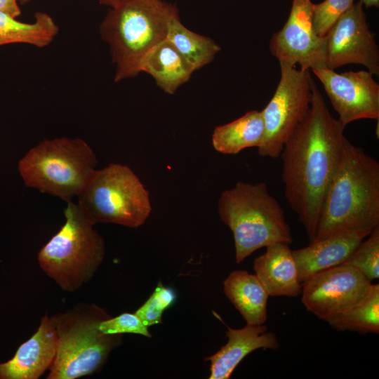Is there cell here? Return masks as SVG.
Wrapping results in <instances>:
<instances>
[{"instance_id": "obj_1", "label": "cell", "mask_w": 379, "mask_h": 379, "mask_svg": "<svg viewBox=\"0 0 379 379\" xmlns=\"http://www.w3.org/2000/svg\"><path fill=\"white\" fill-rule=\"evenodd\" d=\"M312 91L310 109L279 156L284 197L310 243L315 239L322 201L347 140L345 126L331 115L314 81Z\"/></svg>"}, {"instance_id": "obj_2", "label": "cell", "mask_w": 379, "mask_h": 379, "mask_svg": "<svg viewBox=\"0 0 379 379\" xmlns=\"http://www.w3.org/2000/svg\"><path fill=\"white\" fill-rule=\"evenodd\" d=\"M377 225L379 163L347 139L322 201L314 241L343 230Z\"/></svg>"}, {"instance_id": "obj_3", "label": "cell", "mask_w": 379, "mask_h": 379, "mask_svg": "<svg viewBox=\"0 0 379 379\" xmlns=\"http://www.w3.org/2000/svg\"><path fill=\"white\" fill-rule=\"evenodd\" d=\"M178 15L176 6L163 0H121L110 8L100 34L116 65L114 81L141 72L143 59L166 39L168 25Z\"/></svg>"}, {"instance_id": "obj_4", "label": "cell", "mask_w": 379, "mask_h": 379, "mask_svg": "<svg viewBox=\"0 0 379 379\" xmlns=\"http://www.w3.org/2000/svg\"><path fill=\"white\" fill-rule=\"evenodd\" d=\"M218 213L233 234L237 263L262 247L293 241L284 210L264 182L239 181L224 190Z\"/></svg>"}, {"instance_id": "obj_5", "label": "cell", "mask_w": 379, "mask_h": 379, "mask_svg": "<svg viewBox=\"0 0 379 379\" xmlns=\"http://www.w3.org/2000/svg\"><path fill=\"white\" fill-rule=\"evenodd\" d=\"M111 317L96 305H80L52 316L58 335L48 379H77L99 371L110 352L122 343L119 334H105L99 324Z\"/></svg>"}, {"instance_id": "obj_6", "label": "cell", "mask_w": 379, "mask_h": 379, "mask_svg": "<svg viewBox=\"0 0 379 379\" xmlns=\"http://www.w3.org/2000/svg\"><path fill=\"white\" fill-rule=\"evenodd\" d=\"M65 222L40 249L42 270L67 292H74L93 277L102 263L105 241L77 203L67 202Z\"/></svg>"}, {"instance_id": "obj_7", "label": "cell", "mask_w": 379, "mask_h": 379, "mask_svg": "<svg viewBox=\"0 0 379 379\" xmlns=\"http://www.w3.org/2000/svg\"><path fill=\"white\" fill-rule=\"evenodd\" d=\"M98 160L81 138L44 139L31 148L18 162L25 185L72 201L83 191L93 175Z\"/></svg>"}, {"instance_id": "obj_8", "label": "cell", "mask_w": 379, "mask_h": 379, "mask_svg": "<svg viewBox=\"0 0 379 379\" xmlns=\"http://www.w3.org/2000/svg\"><path fill=\"white\" fill-rule=\"evenodd\" d=\"M77 198V204L94 225L136 228L152 211L149 192L129 166L120 164L96 169Z\"/></svg>"}, {"instance_id": "obj_9", "label": "cell", "mask_w": 379, "mask_h": 379, "mask_svg": "<svg viewBox=\"0 0 379 379\" xmlns=\"http://www.w3.org/2000/svg\"><path fill=\"white\" fill-rule=\"evenodd\" d=\"M281 77L276 91L262 110L265 135L257 148L260 156L279 158L284 145L307 115L314 81L310 70L279 63Z\"/></svg>"}, {"instance_id": "obj_10", "label": "cell", "mask_w": 379, "mask_h": 379, "mask_svg": "<svg viewBox=\"0 0 379 379\" xmlns=\"http://www.w3.org/2000/svg\"><path fill=\"white\" fill-rule=\"evenodd\" d=\"M372 284L356 268L341 264L319 272L302 283L306 310L328 321L360 302Z\"/></svg>"}, {"instance_id": "obj_11", "label": "cell", "mask_w": 379, "mask_h": 379, "mask_svg": "<svg viewBox=\"0 0 379 379\" xmlns=\"http://www.w3.org/2000/svg\"><path fill=\"white\" fill-rule=\"evenodd\" d=\"M313 4L311 0H292L287 21L270 41V51L279 63L299 65L302 70L326 67V38L314 30Z\"/></svg>"}, {"instance_id": "obj_12", "label": "cell", "mask_w": 379, "mask_h": 379, "mask_svg": "<svg viewBox=\"0 0 379 379\" xmlns=\"http://www.w3.org/2000/svg\"><path fill=\"white\" fill-rule=\"evenodd\" d=\"M325 38L326 67L335 70L346 65H362L373 75H379V48L361 1L338 19Z\"/></svg>"}, {"instance_id": "obj_13", "label": "cell", "mask_w": 379, "mask_h": 379, "mask_svg": "<svg viewBox=\"0 0 379 379\" xmlns=\"http://www.w3.org/2000/svg\"><path fill=\"white\" fill-rule=\"evenodd\" d=\"M346 126L364 119H379V84L368 71L337 73L327 67L312 69Z\"/></svg>"}, {"instance_id": "obj_14", "label": "cell", "mask_w": 379, "mask_h": 379, "mask_svg": "<svg viewBox=\"0 0 379 379\" xmlns=\"http://www.w3.org/2000/svg\"><path fill=\"white\" fill-rule=\"evenodd\" d=\"M373 229L340 231L292 251L299 281L302 284L319 272L343 264Z\"/></svg>"}, {"instance_id": "obj_15", "label": "cell", "mask_w": 379, "mask_h": 379, "mask_svg": "<svg viewBox=\"0 0 379 379\" xmlns=\"http://www.w3.org/2000/svg\"><path fill=\"white\" fill-rule=\"evenodd\" d=\"M57 346L55 325L45 314L36 331L20 345L14 357L0 364V379H38L51 366Z\"/></svg>"}, {"instance_id": "obj_16", "label": "cell", "mask_w": 379, "mask_h": 379, "mask_svg": "<svg viewBox=\"0 0 379 379\" xmlns=\"http://www.w3.org/2000/svg\"><path fill=\"white\" fill-rule=\"evenodd\" d=\"M227 343L217 352L205 359L211 362L209 379H228L239 364L251 352L258 349L277 350L276 334L268 331L265 324H247L234 329L227 326Z\"/></svg>"}, {"instance_id": "obj_17", "label": "cell", "mask_w": 379, "mask_h": 379, "mask_svg": "<svg viewBox=\"0 0 379 379\" xmlns=\"http://www.w3.org/2000/svg\"><path fill=\"white\" fill-rule=\"evenodd\" d=\"M253 262V270L269 296L295 297L301 293L302 284L292 250L288 244L276 243Z\"/></svg>"}, {"instance_id": "obj_18", "label": "cell", "mask_w": 379, "mask_h": 379, "mask_svg": "<svg viewBox=\"0 0 379 379\" xmlns=\"http://www.w3.org/2000/svg\"><path fill=\"white\" fill-rule=\"evenodd\" d=\"M195 71L192 65L166 39L145 57L140 72L151 75L157 85L168 94H174Z\"/></svg>"}, {"instance_id": "obj_19", "label": "cell", "mask_w": 379, "mask_h": 379, "mask_svg": "<svg viewBox=\"0 0 379 379\" xmlns=\"http://www.w3.org/2000/svg\"><path fill=\"white\" fill-rule=\"evenodd\" d=\"M223 288L247 324H265L269 295L255 274L246 270L232 271L224 280Z\"/></svg>"}, {"instance_id": "obj_20", "label": "cell", "mask_w": 379, "mask_h": 379, "mask_svg": "<svg viewBox=\"0 0 379 379\" xmlns=\"http://www.w3.org/2000/svg\"><path fill=\"white\" fill-rule=\"evenodd\" d=\"M264 135L262 110H251L232 121L215 127L211 143L214 149L221 154H237L246 148H258Z\"/></svg>"}, {"instance_id": "obj_21", "label": "cell", "mask_w": 379, "mask_h": 379, "mask_svg": "<svg viewBox=\"0 0 379 379\" xmlns=\"http://www.w3.org/2000/svg\"><path fill=\"white\" fill-rule=\"evenodd\" d=\"M58 31L54 20L46 13H35L34 21L27 23L0 11V46L23 43L43 48L53 41Z\"/></svg>"}, {"instance_id": "obj_22", "label": "cell", "mask_w": 379, "mask_h": 379, "mask_svg": "<svg viewBox=\"0 0 379 379\" xmlns=\"http://www.w3.org/2000/svg\"><path fill=\"white\" fill-rule=\"evenodd\" d=\"M166 39L187 60L195 71L211 62L221 49L212 39L187 29L181 22L179 15L170 22Z\"/></svg>"}, {"instance_id": "obj_23", "label": "cell", "mask_w": 379, "mask_h": 379, "mask_svg": "<svg viewBox=\"0 0 379 379\" xmlns=\"http://www.w3.org/2000/svg\"><path fill=\"white\" fill-rule=\"evenodd\" d=\"M327 322L337 331L378 333L379 285L372 284L368 293L360 302Z\"/></svg>"}, {"instance_id": "obj_24", "label": "cell", "mask_w": 379, "mask_h": 379, "mask_svg": "<svg viewBox=\"0 0 379 379\" xmlns=\"http://www.w3.org/2000/svg\"><path fill=\"white\" fill-rule=\"evenodd\" d=\"M367 237L343 264L356 268L371 282L379 277V225Z\"/></svg>"}, {"instance_id": "obj_25", "label": "cell", "mask_w": 379, "mask_h": 379, "mask_svg": "<svg viewBox=\"0 0 379 379\" xmlns=\"http://www.w3.org/2000/svg\"><path fill=\"white\" fill-rule=\"evenodd\" d=\"M176 297L173 288L159 281L152 295L135 313L148 328L160 324L164 312L174 304Z\"/></svg>"}, {"instance_id": "obj_26", "label": "cell", "mask_w": 379, "mask_h": 379, "mask_svg": "<svg viewBox=\"0 0 379 379\" xmlns=\"http://www.w3.org/2000/svg\"><path fill=\"white\" fill-rule=\"evenodd\" d=\"M354 4V0H324L313 4L312 23L315 33L324 38L338 19Z\"/></svg>"}, {"instance_id": "obj_27", "label": "cell", "mask_w": 379, "mask_h": 379, "mask_svg": "<svg viewBox=\"0 0 379 379\" xmlns=\"http://www.w3.org/2000/svg\"><path fill=\"white\" fill-rule=\"evenodd\" d=\"M98 328L105 334L133 333L152 337L148 327L135 313L124 312L115 317H109L99 324Z\"/></svg>"}, {"instance_id": "obj_28", "label": "cell", "mask_w": 379, "mask_h": 379, "mask_svg": "<svg viewBox=\"0 0 379 379\" xmlns=\"http://www.w3.org/2000/svg\"><path fill=\"white\" fill-rule=\"evenodd\" d=\"M18 3V0H0V11L15 18L21 14Z\"/></svg>"}, {"instance_id": "obj_29", "label": "cell", "mask_w": 379, "mask_h": 379, "mask_svg": "<svg viewBox=\"0 0 379 379\" xmlns=\"http://www.w3.org/2000/svg\"><path fill=\"white\" fill-rule=\"evenodd\" d=\"M362 4L366 7L369 8L371 6H379V0H360Z\"/></svg>"}, {"instance_id": "obj_30", "label": "cell", "mask_w": 379, "mask_h": 379, "mask_svg": "<svg viewBox=\"0 0 379 379\" xmlns=\"http://www.w3.org/2000/svg\"><path fill=\"white\" fill-rule=\"evenodd\" d=\"M121 1V0H98L100 4L108 6L110 8L115 6Z\"/></svg>"}, {"instance_id": "obj_31", "label": "cell", "mask_w": 379, "mask_h": 379, "mask_svg": "<svg viewBox=\"0 0 379 379\" xmlns=\"http://www.w3.org/2000/svg\"><path fill=\"white\" fill-rule=\"evenodd\" d=\"M18 2H20V4H26L27 2H29V1L31 0H18Z\"/></svg>"}]
</instances>
